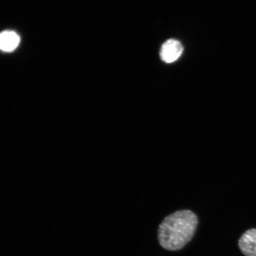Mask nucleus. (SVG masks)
<instances>
[{
  "mask_svg": "<svg viewBox=\"0 0 256 256\" xmlns=\"http://www.w3.org/2000/svg\"><path fill=\"white\" fill-rule=\"evenodd\" d=\"M198 225V216L190 210H178L170 214L159 226L160 246L167 250H179L190 241Z\"/></svg>",
  "mask_w": 256,
  "mask_h": 256,
  "instance_id": "nucleus-1",
  "label": "nucleus"
},
{
  "mask_svg": "<svg viewBox=\"0 0 256 256\" xmlns=\"http://www.w3.org/2000/svg\"><path fill=\"white\" fill-rule=\"evenodd\" d=\"M183 50L184 48L180 42L169 40L162 44L160 56L166 63L174 62L181 56Z\"/></svg>",
  "mask_w": 256,
  "mask_h": 256,
  "instance_id": "nucleus-2",
  "label": "nucleus"
},
{
  "mask_svg": "<svg viewBox=\"0 0 256 256\" xmlns=\"http://www.w3.org/2000/svg\"><path fill=\"white\" fill-rule=\"evenodd\" d=\"M239 248L246 256H256V228L246 232L238 242Z\"/></svg>",
  "mask_w": 256,
  "mask_h": 256,
  "instance_id": "nucleus-3",
  "label": "nucleus"
},
{
  "mask_svg": "<svg viewBox=\"0 0 256 256\" xmlns=\"http://www.w3.org/2000/svg\"><path fill=\"white\" fill-rule=\"evenodd\" d=\"M20 38L14 31L6 30L0 35V48L4 52H12L17 48Z\"/></svg>",
  "mask_w": 256,
  "mask_h": 256,
  "instance_id": "nucleus-4",
  "label": "nucleus"
}]
</instances>
